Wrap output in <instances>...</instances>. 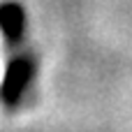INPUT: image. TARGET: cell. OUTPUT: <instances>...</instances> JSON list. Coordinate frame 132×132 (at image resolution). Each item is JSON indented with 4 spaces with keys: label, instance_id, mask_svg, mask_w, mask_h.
<instances>
[{
    "label": "cell",
    "instance_id": "1",
    "mask_svg": "<svg viewBox=\"0 0 132 132\" xmlns=\"http://www.w3.org/2000/svg\"><path fill=\"white\" fill-rule=\"evenodd\" d=\"M30 72H32V67H30V60H26V58H19L9 65V70L5 74V84H2V100L7 104H14L21 97V93L30 79Z\"/></svg>",
    "mask_w": 132,
    "mask_h": 132
},
{
    "label": "cell",
    "instance_id": "2",
    "mask_svg": "<svg viewBox=\"0 0 132 132\" xmlns=\"http://www.w3.org/2000/svg\"><path fill=\"white\" fill-rule=\"evenodd\" d=\"M0 21H2L5 32H7L12 39H16V37L21 35V28H23V14H21L19 7H5V9L0 12Z\"/></svg>",
    "mask_w": 132,
    "mask_h": 132
}]
</instances>
